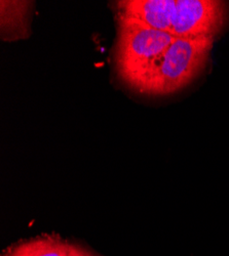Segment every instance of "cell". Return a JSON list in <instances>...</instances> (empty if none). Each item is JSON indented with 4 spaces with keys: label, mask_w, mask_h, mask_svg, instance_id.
Masks as SVG:
<instances>
[{
    "label": "cell",
    "mask_w": 229,
    "mask_h": 256,
    "mask_svg": "<svg viewBox=\"0 0 229 256\" xmlns=\"http://www.w3.org/2000/svg\"><path fill=\"white\" fill-rule=\"evenodd\" d=\"M213 44L212 38H175L130 86L150 96H169L181 90L204 70Z\"/></svg>",
    "instance_id": "obj_1"
},
{
    "label": "cell",
    "mask_w": 229,
    "mask_h": 256,
    "mask_svg": "<svg viewBox=\"0 0 229 256\" xmlns=\"http://www.w3.org/2000/svg\"><path fill=\"white\" fill-rule=\"evenodd\" d=\"M116 22L114 65L118 76L130 85L165 52L176 37L126 16H116Z\"/></svg>",
    "instance_id": "obj_2"
},
{
    "label": "cell",
    "mask_w": 229,
    "mask_h": 256,
    "mask_svg": "<svg viewBox=\"0 0 229 256\" xmlns=\"http://www.w3.org/2000/svg\"><path fill=\"white\" fill-rule=\"evenodd\" d=\"M228 18V4L219 0H176L171 34L176 38H212Z\"/></svg>",
    "instance_id": "obj_3"
},
{
    "label": "cell",
    "mask_w": 229,
    "mask_h": 256,
    "mask_svg": "<svg viewBox=\"0 0 229 256\" xmlns=\"http://www.w3.org/2000/svg\"><path fill=\"white\" fill-rule=\"evenodd\" d=\"M116 16L133 18L152 29L171 33L176 0H123L115 4Z\"/></svg>",
    "instance_id": "obj_4"
},
{
    "label": "cell",
    "mask_w": 229,
    "mask_h": 256,
    "mask_svg": "<svg viewBox=\"0 0 229 256\" xmlns=\"http://www.w3.org/2000/svg\"><path fill=\"white\" fill-rule=\"evenodd\" d=\"M77 247L55 234L21 241L8 249L5 256H76Z\"/></svg>",
    "instance_id": "obj_5"
},
{
    "label": "cell",
    "mask_w": 229,
    "mask_h": 256,
    "mask_svg": "<svg viewBox=\"0 0 229 256\" xmlns=\"http://www.w3.org/2000/svg\"><path fill=\"white\" fill-rule=\"evenodd\" d=\"M33 2H0L2 8V38L14 41L28 37Z\"/></svg>",
    "instance_id": "obj_6"
},
{
    "label": "cell",
    "mask_w": 229,
    "mask_h": 256,
    "mask_svg": "<svg viewBox=\"0 0 229 256\" xmlns=\"http://www.w3.org/2000/svg\"><path fill=\"white\" fill-rule=\"evenodd\" d=\"M76 256H96L92 253H90L89 251L82 249V248H79L77 247V250H76Z\"/></svg>",
    "instance_id": "obj_7"
}]
</instances>
